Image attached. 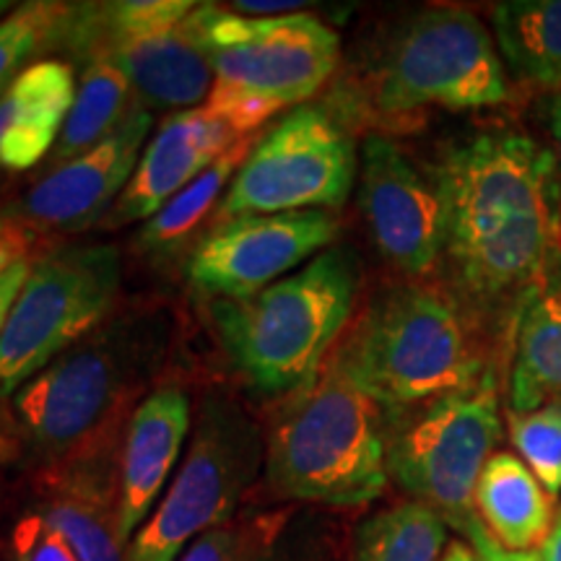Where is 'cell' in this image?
Instances as JSON below:
<instances>
[{
  "label": "cell",
  "mask_w": 561,
  "mask_h": 561,
  "mask_svg": "<svg viewBox=\"0 0 561 561\" xmlns=\"http://www.w3.org/2000/svg\"><path fill=\"white\" fill-rule=\"evenodd\" d=\"M37 237V231L16 219L9 206H0V276L16 268L19 263H30Z\"/></svg>",
  "instance_id": "f546056e"
},
{
  "label": "cell",
  "mask_w": 561,
  "mask_h": 561,
  "mask_svg": "<svg viewBox=\"0 0 561 561\" xmlns=\"http://www.w3.org/2000/svg\"><path fill=\"white\" fill-rule=\"evenodd\" d=\"M11 453H13V445L5 437H0V466H3L5 460L11 458Z\"/></svg>",
  "instance_id": "74e56055"
},
{
  "label": "cell",
  "mask_w": 561,
  "mask_h": 561,
  "mask_svg": "<svg viewBox=\"0 0 561 561\" xmlns=\"http://www.w3.org/2000/svg\"><path fill=\"white\" fill-rule=\"evenodd\" d=\"M263 466L261 426L231 398L208 396L180 471L133 536L125 561H178L195 538L234 517Z\"/></svg>",
  "instance_id": "ba28073f"
},
{
  "label": "cell",
  "mask_w": 561,
  "mask_h": 561,
  "mask_svg": "<svg viewBox=\"0 0 561 561\" xmlns=\"http://www.w3.org/2000/svg\"><path fill=\"white\" fill-rule=\"evenodd\" d=\"M121 278L115 244H62L39 255L0 333V398L94 333L112 314Z\"/></svg>",
  "instance_id": "9c48e42d"
},
{
  "label": "cell",
  "mask_w": 561,
  "mask_h": 561,
  "mask_svg": "<svg viewBox=\"0 0 561 561\" xmlns=\"http://www.w3.org/2000/svg\"><path fill=\"white\" fill-rule=\"evenodd\" d=\"M362 208L385 261L409 276L430 273L445 255V201L434 178L413 167L396 140L362 146Z\"/></svg>",
  "instance_id": "4fadbf2b"
},
{
  "label": "cell",
  "mask_w": 561,
  "mask_h": 561,
  "mask_svg": "<svg viewBox=\"0 0 561 561\" xmlns=\"http://www.w3.org/2000/svg\"><path fill=\"white\" fill-rule=\"evenodd\" d=\"M11 9H13V5H11V0H0V19H3L5 13H9Z\"/></svg>",
  "instance_id": "f35d334b"
},
{
  "label": "cell",
  "mask_w": 561,
  "mask_h": 561,
  "mask_svg": "<svg viewBox=\"0 0 561 561\" xmlns=\"http://www.w3.org/2000/svg\"><path fill=\"white\" fill-rule=\"evenodd\" d=\"M138 100L133 94L128 76L112 60L96 58L83 66L79 91H76L73 107L55 146V164L70 161L100 146L110 138L136 107Z\"/></svg>",
  "instance_id": "603a6c76"
},
{
  "label": "cell",
  "mask_w": 561,
  "mask_h": 561,
  "mask_svg": "<svg viewBox=\"0 0 561 561\" xmlns=\"http://www.w3.org/2000/svg\"><path fill=\"white\" fill-rule=\"evenodd\" d=\"M252 146H255V136L237 140L185 191H180L157 216H151L140 229V248L151 252H174L191 240L195 231L206 224L210 210L219 206L224 187L234 182L244 159L250 157Z\"/></svg>",
  "instance_id": "cb8c5ba5"
},
{
  "label": "cell",
  "mask_w": 561,
  "mask_h": 561,
  "mask_svg": "<svg viewBox=\"0 0 561 561\" xmlns=\"http://www.w3.org/2000/svg\"><path fill=\"white\" fill-rule=\"evenodd\" d=\"M70 3L30 0L0 19V100L42 53L60 47Z\"/></svg>",
  "instance_id": "484cf974"
},
{
  "label": "cell",
  "mask_w": 561,
  "mask_h": 561,
  "mask_svg": "<svg viewBox=\"0 0 561 561\" xmlns=\"http://www.w3.org/2000/svg\"><path fill=\"white\" fill-rule=\"evenodd\" d=\"M333 356L388 411L432 401L483 377L460 307L419 284L371 301Z\"/></svg>",
  "instance_id": "8992f818"
},
{
  "label": "cell",
  "mask_w": 561,
  "mask_h": 561,
  "mask_svg": "<svg viewBox=\"0 0 561 561\" xmlns=\"http://www.w3.org/2000/svg\"><path fill=\"white\" fill-rule=\"evenodd\" d=\"M159 307L110 314L13 396L21 432L50 466L110 455L172 346Z\"/></svg>",
  "instance_id": "7a4b0ae2"
},
{
  "label": "cell",
  "mask_w": 561,
  "mask_h": 561,
  "mask_svg": "<svg viewBox=\"0 0 561 561\" xmlns=\"http://www.w3.org/2000/svg\"><path fill=\"white\" fill-rule=\"evenodd\" d=\"M13 561H81L73 546L60 536L45 517L26 515L13 530Z\"/></svg>",
  "instance_id": "f1b7e54d"
},
{
  "label": "cell",
  "mask_w": 561,
  "mask_h": 561,
  "mask_svg": "<svg viewBox=\"0 0 561 561\" xmlns=\"http://www.w3.org/2000/svg\"><path fill=\"white\" fill-rule=\"evenodd\" d=\"M187 19L214 68L201 110L237 138H252L273 115L310 100L339 68V32L307 11L255 19L198 3Z\"/></svg>",
  "instance_id": "5b68a950"
},
{
  "label": "cell",
  "mask_w": 561,
  "mask_h": 561,
  "mask_svg": "<svg viewBox=\"0 0 561 561\" xmlns=\"http://www.w3.org/2000/svg\"><path fill=\"white\" fill-rule=\"evenodd\" d=\"M32 263H19L16 268H11L9 273L0 276V333H3L5 320H9L13 301H16L21 286H24L26 276H30Z\"/></svg>",
  "instance_id": "1f68e13d"
},
{
  "label": "cell",
  "mask_w": 561,
  "mask_h": 561,
  "mask_svg": "<svg viewBox=\"0 0 561 561\" xmlns=\"http://www.w3.org/2000/svg\"><path fill=\"white\" fill-rule=\"evenodd\" d=\"M117 458L68 460L50 466L42 489V502L34 510L73 546L81 561H125L128 541L121 530V486Z\"/></svg>",
  "instance_id": "e0dca14e"
},
{
  "label": "cell",
  "mask_w": 561,
  "mask_h": 561,
  "mask_svg": "<svg viewBox=\"0 0 561 561\" xmlns=\"http://www.w3.org/2000/svg\"><path fill=\"white\" fill-rule=\"evenodd\" d=\"M541 561H561V510L557 512V520L551 525L549 538H546L541 549H538Z\"/></svg>",
  "instance_id": "d590c367"
},
{
  "label": "cell",
  "mask_w": 561,
  "mask_h": 561,
  "mask_svg": "<svg viewBox=\"0 0 561 561\" xmlns=\"http://www.w3.org/2000/svg\"><path fill=\"white\" fill-rule=\"evenodd\" d=\"M339 237L328 210L248 214L224 219L195 248L187 276L210 299H248L318 257Z\"/></svg>",
  "instance_id": "7c38bea8"
},
{
  "label": "cell",
  "mask_w": 561,
  "mask_h": 561,
  "mask_svg": "<svg viewBox=\"0 0 561 561\" xmlns=\"http://www.w3.org/2000/svg\"><path fill=\"white\" fill-rule=\"evenodd\" d=\"M151 110L136 104L121 128L81 157L47 172L9 210L32 231H76L102 221L121 198L149 144Z\"/></svg>",
  "instance_id": "5bb4252c"
},
{
  "label": "cell",
  "mask_w": 561,
  "mask_h": 561,
  "mask_svg": "<svg viewBox=\"0 0 561 561\" xmlns=\"http://www.w3.org/2000/svg\"><path fill=\"white\" fill-rule=\"evenodd\" d=\"M229 9L240 13V16L273 19L291 16V13H305V9H310V3H301V0H237Z\"/></svg>",
  "instance_id": "4dcf8cb0"
},
{
  "label": "cell",
  "mask_w": 561,
  "mask_h": 561,
  "mask_svg": "<svg viewBox=\"0 0 561 561\" xmlns=\"http://www.w3.org/2000/svg\"><path fill=\"white\" fill-rule=\"evenodd\" d=\"M512 445L551 496L561 494V403L533 411H510Z\"/></svg>",
  "instance_id": "83f0119b"
},
{
  "label": "cell",
  "mask_w": 561,
  "mask_h": 561,
  "mask_svg": "<svg viewBox=\"0 0 561 561\" xmlns=\"http://www.w3.org/2000/svg\"><path fill=\"white\" fill-rule=\"evenodd\" d=\"M561 403V273L523 299L510 367V411Z\"/></svg>",
  "instance_id": "44dd1931"
},
{
  "label": "cell",
  "mask_w": 561,
  "mask_h": 561,
  "mask_svg": "<svg viewBox=\"0 0 561 561\" xmlns=\"http://www.w3.org/2000/svg\"><path fill=\"white\" fill-rule=\"evenodd\" d=\"M76 73L66 60H37L0 100V167L26 172L55 151L76 100Z\"/></svg>",
  "instance_id": "d6986e66"
},
{
  "label": "cell",
  "mask_w": 561,
  "mask_h": 561,
  "mask_svg": "<svg viewBox=\"0 0 561 561\" xmlns=\"http://www.w3.org/2000/svg\"><path fill=\"white\" fill-rule=\"evenodd\" d=\"M100 58L112 60L128 76L133 94L146 110H195L214 87L208 50L191 19L172 32L112 45Z\"/></svg>",
  "instance_id": "ac0fdd59"
},
{
  "label": "cell",
  "mask_w": 561,
  "mask_h": 561,
  "mask_svg": "<svg viewBox=\"0 0 561 561\" xmlns=\"http://www.w3.org/2000/svg\"><path fill=\"white\" fill-rule=\"evenodd\" d=\"M471 549L476 553V561H541L536 553H520V551L502 549V546L496 543L489 533L481 538V541H476Z\"/></svg>",
  "instance_id": "d6a6232c"
},
{
  "label": "cell",
  "mask_w": 561,
  "mask_h": 561,
  "mask_svg": "<svg viewBox=\"0 0 561 561\" xmlns=\"http://www.w3.org/2000/svg\"><path fill=\"white\" fill-rule=\"evenodd\" d=\"M549 125H551V138H553V159H557L559 178H561V89L553 94V100H551Z\"/></svg>",
  "instance_id": "e575fe53"
},
{
  "label": "cell",
  "mask_w": 561,
  "mask_h": 561,
  "mask_svg": "<svg viewBox=\"0 0 561 561\" xmlns=\"http://www.w3.org/2000/svg\"><path fill=\"white\" fill-rule=\"evenodd\" d=\"M507 96V70L486 26L462 9H434L392 37L371 100L382 115L403 117L426 107H496Z\"/></svg>",
  "instance_id": "30bf717a"
},
{
  "label": "cell",
  "mask_w": 561,
  "mask_h": 561,
  "mask_svg": "<svg viewBox=\"0 0 561 561\" xmlns=\"http://www.w3.org/2000/svg\"><path fill=\"white\" fill-rule=\"evenodd\" d=\"M445 257L481 305L523 299L561 263V178L553 151L517 130L458 140L434 170Z\"/></svg>",
  "instance_id": "6da1fadb"
},
{
  "label": "cell",
  "mask_w": 561,
  "mask_h": 561,
  "mask_svg": "<svg viewBox=\"0 0 561 561\" xmlns=\"http://www.w3.org/2000/svg\"><path fill=\"white\" fill-rule=\"evenodd\" d=\"M502 439L500 392L491 371L468 388L388 411V476L468 546L486 536L476 515V483Z\"/></svg>",
  "instance_id": "52a82bcc"
},
{
  "label": "cell",
  "mask_w": 561,
  "mask_h": 561,
  "mask_svg": "<svg viewBox=\"0 0 561 561\" xmlns=\"http://www.w3.org/2000/svg\"><path fill=\"white\" fill-rule=\"evenodd\" d=\"M289 528V512L268 510L234 515L195 538L178 561H257Z\"/></svg>",
  "instance_id": "4316f807"
},
{
  "label": "cell",
  "mask_w": 561,
  "mask_h": 561,
  "mask_svg": "<svg viewBox=\"0 0 561 561\" xmlns=\"http://www.w3.org/2000/svg\"><path fill=\"white\" fill-rule=\"evenodd\" d=\"M502 60L517 79L561 89V0H507L491 11Z\"/></svg>",
  "instance_id": "7402d4cb"
},
{
  "label": "cell",
  "mask_w": 561,
  "mask_h": 561,
  "mask_svg": "<svg viewBox=\"0 0 561 561\" xmlns=\"http://www.w3.org/2000/svg\"><path fill=\"white\" fill-rule=\"evenodd\" d=\"M265 479L291 502L356 507L388 486V409L331 356L273 413Z\"/></svg>",
  "instance_id": "3957f363"
},
{
  "label": "cell",
  "mask_w": 561,
  "mask_h": 561,
  "mask_svg": "<svg viewBox=\"0 0 561 561\" xmlns=\"http://www.w3.org/2000/svg\"><path fill=\"white\" fill-rule=\"evenodd\" d=\"M553 496L512 453H494L476 483V515L502 549H541L557 520Z\"/></svg>",
  "instance_id": "ffe728a7"
},
{
  "label": "cell",
  "mask_w": 561,
  "mask_h": 561,
  "mask_svg": "<svg viewBox=\"0 0 561 561\" xmlns=\"http://www.w3.org/2000/svg\"><path fill=\"white\" fill-rule=\"evenodd\" d=\"M359 294L354 250L328 248L248 299H210L224 351L252 388L291 396L310 382L346 331Z\"/></svg>",
  "instance_id": "277c9868"
},
{
  "label": "cell",
  "mask_w": 561,
  "mask_h": 561,
  "mask_svg": "<svg viewBox=\"0 0 561 561\" xmlns=\"http://www.w3.org/2000/svg\"><path fill=\"white\" fill-rule=\"evenodd\" d=\"M442 561H476V553L468 543L455 541V543L447 546V551H445V557H442Z\"/></svg>",
  "instance_id": "8d00e7d4"
},
{
  "label": "cell",
  "mask_w": 561,
  "mask_h": 561,
  "mask_svg": "<svg viewBox=\"0 0 561 561\" xmlns=\"http://www.w3.org/2000/svg\"><path fill=\"white\" fill-rule=\"evenodd\" d=\"M447 525L419 502L377 512L356 533L354 561H442Z\"/></svg>",
  "instance_id": "d4e9b609"
},
{
  "label": "cell",
  "mask_w": 561,
  "mask_h": 561,
  "mask_svg": "<svg viewBox=\"0 0 561 561\" xmlns=\"http://www.w3.org/2000/svg\"><path fill=\"white\" fill-rule=\"evenodd\" d=\"M354 178V138L331 112L305 104L255 140L229 185L221 216L339 208L351 195Z\"/></svg>",
  "instance_id": "8fae6325"
},
{
  "label": "cell",
  "mask_w": 561,
  "mask_h": 561,
  "mask_svg": "<svg viewBox=\"0 0 561 561\" xmlns=\"http://www.w3.org/2000/svg\"><path fill=\"white\" fill-rule=\"evenodd\" d=\"M237 140L242 138L201 107L174 112L146 144L128 187L104 216V224L123 227L130 221H149Z\"/></svg>",
  "instance_id": "2e32d148"
},
{
  "label": "cell",
  "mask_w": 561,
  "mask_h": 561,
  "mask_svg": "<svg viewBox=\"0 0 561 561\" xmlns=\"http://www.w3.org/2000/svg\"><path fill=\"white\" fill-rule=\"evenodd\" d=\"M191 424L193 405L180 385L151 390L128 419L117 450L121 530L128 543L167 491V481L185 450Z\"/></svg>",
  "instance_id": "9a60e30c"
},
{
  "label": "cell",
  "mask_w": 561,
  "mask_h": 561,
  "mask_svg": "<svg viewBox=\"0 0 561 561\" xmlns=\"http://www.w3.org/2000/svg\"><path fill=\"white\" fill-rule=\"evenodd\" d=\"M257 561H305V553H301L297 541L291 538V530L286 528L284 536H280Z\"/></svg>",
  "instance_id": "836d02e7"
}]
</instances>
